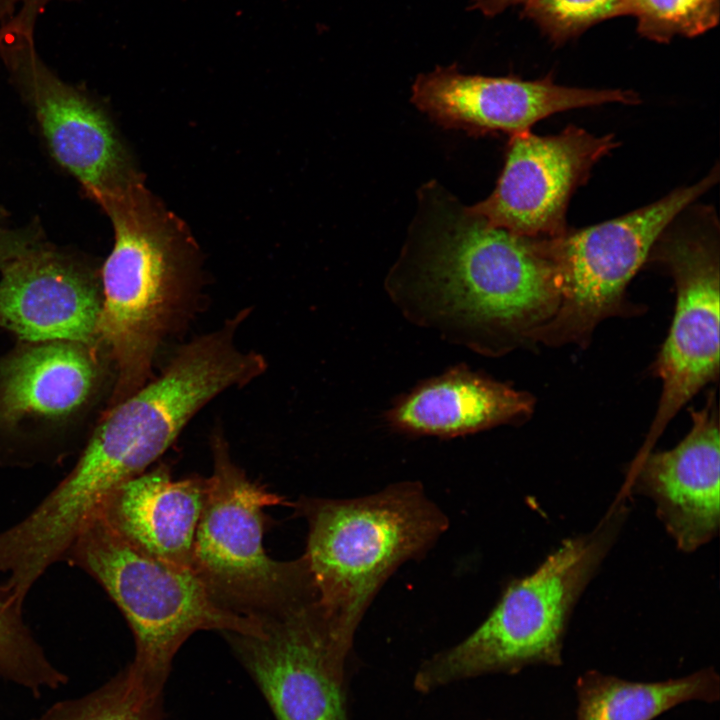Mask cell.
<instances>
[{
  "label": "cell",
  "mask_w": 720,
  "mask_h": 720,
  "mask_svg": "<svg viewBox=\"0 0 720 720\" xmlns=\"http://www.w3.org/2000/svg\"><path fill=\"white\" fill-rule=\"evenodd\" d=\"M64 560L89 574L126 619L135 642L128 667L161 692L181 645L199 630L253 633L256 618L220 606L189 569L154 559L123 540L97 516Z\"/></svg>",
  "instance_id": "cell-5"
},
{
  "label": "cell",
  "mask_w": 720,
  "mask_h": 720,
  "mask_svg": "<svg viewBox=\"0 0 720 720\" xmlns=\"http://www.w3.org/2000/svg\"><path fill=\"white\" fill-rule=\"evenodd\" d=\"M576 720H652L687 701L713 702L720 695L712 667L658 682H635L591 670L575 686Z\"/></svg>",
  "instance_id": "cell-18"
},
{
  "label": "cell",
  "mask_w": 720,
  "mask_h": 720,
  "mask_svg": "<svg viewBox=\"0 0 720 720\" xmlns=\"http://www.w3.org/2000/svg\"><path fill=\"white\" fill-rule=\"evenodd\" d=\"M295 507L308 523L302 557L316 602L350 640L390 574L447 528L444 514L410 482L355 499L304 497Z\"/></svg>",
  "instance_id": "cell-3"
},
{
  "label": "cell",
  "mask_w": 720,
  "mask_h": 720,
  "mask_svg": "<svg viewBox=\"0 0 720 720\" xmlns=\"http://www.w3.org/2000/svg\"><path fill=\"white\" fill-rule=\"evenodd\" d=\"M619 496L592 531L565 539L533 573L511 581L473 633L423 666L417 687L427 690L530 665H561L573 609L626 519L627 494Z\"/></svg>",
  "instance_id": "cell-4"
},
{
  "label": "cell",
  "mask_w": 720,
  "mask_h": 720,
  "mask_svg": "<svg viewBox=\"0 0 720 720\" xmlns=\"http://www.w3.org/2000/svg\"><path fill=\"white\" fill-rule=\"evenodd\" d=\"M256 619V632L223 634L276 720H346L344 663L352 641L316 599Z\"/></svg>",
  "instance_id": "cell-8"
},
{
  "label": "cell",
  "mask_w": 720,
  "mask_h": 720,
  "mask_svg": "<svg viewBox=\"0 0 720 720\" xmlns=\"http://www.w3.org/2000/svg\"><path fill=\"white\" fill-rule=\"evenodd\" d=\"M29 251L25 241L0 232V266L7 265L12 260Z\"/></svg>",
  "instance_id": "cell-24"
},
{
  "label": "cell",
  "mask_w": 720,
  "mask_h": 720,
  "mask_svg": "<svg viewBox=\"0 0 720 720\" xmlns=\"http://www.w3.org/2000/svg\"><path fill=\"white\" fill-rule=\"evenodd\" d=\"M207 488V478L174 480L167 465H158L120 485L98 516L138 551L191 570Z\"/></svg>",
  "instance_id": "cell-15"
},
{
  "label": "cell",
  "mask_w": 720,
  "mask_h": 720,
  "mask_svg": "<svg viewBox=\"0 0 720 720\" xmlns=\"http://www.w3.org/2000/svg\"><path fill=\"white\" fill-rule=\"evenodd\" d=\"M213 471L197 525L191 570L223 608L251 618L315 598L304 558L277 561L264 548L265 509L282 497L251 480L220 431L211 437Z\"/></svg>",
  "instance_id": "cell-6"
},
{
  "label": "cell",
  "mask_w": 720,
  "mask_h": 720,
  "mask_svg": "<svg viewBox=\"0 0 720 720\" xmlns=\"http://www.w3.org/2000/svg\"><path fill=\"white\" fill-rule=\"evenodd\" d=\"M692 427L672 449L634 459L625 488L648 497L682 552L709 543L720 524V436L715 391L691 410Z\"/></svg>",
  "instance_id": "cell-13"
},
{
  "label": "cell",
  "mask_w": 720,
  "mask_h": 720,
  "mask_svg": "<svg viewBox=\"0 0 720 720\" xmlns=\"http://www.w3.org/2000/svg\"><path fill=\"white\" fill-rule=\"evenodd\" d=\"M0 676L34 696L58 689L68 677L47 658L18 605L0 584Z\"/></svg>",
  "instance_id": "cell-20"
},
{
  "label": "cell",
  "mask_w": 720,
  "mask_h": 720,
  "mask_svg": "<svg viewBox=\"0 0 720 720\" xmlns=\"http://www.w3.org/2000/svg\"><path fill=\"white\" fill-rule=\"evenodd\" d=\"M385 289L409 321L492 357L530 344L559 302L545 238L490 224L435 181Z\"/></svg>",
  "instance_id": "cell-1"
},
{
  "label": "cell",
  "mask_w": 720,
  "mask_h": 720,
  "mask_svg": "<svg viewBox=\"0 0 720 720\" xmlns=\"http://www.w3.org/2000/svg\"><path fill=\"white\" fill-rule=\"evenodd\" d=\"M534 405L530 393L462 365L418 385L394 404L387 420L409 434L456 437L521 423Z\"/></svg>",
  "instance_id": "cell-16"
},
{
  "label": "cell",
  "mask_w": 720,
  "mask_h": 720,
  "mask_svg": "<svg viewBox=\"0 0 720 720\" xmlns=\"http://www.w3.org/2000/svg\"><path fill=\"white\" fill-rule=\"evenodd\" d=\"M527 0H474L472 7L486 16H495L510 6L525 4Z\"/></svg>",
  "instance_id": "cell-25"
},
{
  "label": "cell",
  "mask_w": 720,
  "mask_h": 720,
  "mask_svg": "<svg viewBox=\"0 0 720 720\" xmlns=\"http://www.w3.org/2000/svg\"><path fill=\"white\" fill-rule=\"evenodd\" d=\"M98 365L83 344L43 342L10 356L0 366V421H58L91 398Z\"/></svg>",
  "instance_id": "cell-17"
},
{
  "label": "cell",
  "mask_w": 720,
  "mask_h": 720,
  "mask_svg": "<svg viewBox=\"0 0 720 720\" xmlns=\"http://www.w3.org/2000/svg\"><path fill=\"white\" fill-rule=\"evenodd\" d=\"M52 1L54 0H0V25L8 24L34 34L37 18Z\"/></svg>",
  "instance_id": "cell-23"
},
{
  "label": "cell",
  "mask_w": 720,
  "mask_h": 720,
  "mask_svg": "<svg viewBox=\"0 0 720 720\" xmlns=\"http://www.w3.org/2000/svg\"><path fill=\"white\" fill-rule=\"evenodd\" d=\"M411 101L445 128L512 135L555 113L606 103L633 105L639 97L630 90L562 86L550 78L468 75L451 65L420 74Z\"/></svg>",
  "instance_id": "cell-12"
},
{
  "label": "cell",
  "mask_w": 720,
  "mask_h": 720,
  "mask_svg": "<svg viewBox=\"0 0 720 720\" xmlns=\"http://www.w3.org/2000/svg\"><path fill=\"white\" fill-rule=\"evenodd\" d=\"M161 698L127 665L93 691L58 701L30 720H163Z\"/></svg>",
  "instance_id": "cell-19"
},
{
  "label": "cell",
  "mask_w": 720,
  "mask_h": 720,
  "mask_svg": "<svg viewBox=\"0 0 720 720\" xmlns=\"http://www.w3.org/2000/svg\"><path fill=\"white\" fill-rule=\"evenodd\" d=\"M524 14L554 42L576 37L604 20L628 15L627 0H527Z\"/></svg>",
  "instance_id": "cell-22"
},
{
  "label": "cell",
  "mask_w": 720,
  "mask_h": 720,
  "mask_svg": "<svg viewBox=\"0 0 720 720\" xmlns=\"http://www.w3.org/2000/svg\"><path fill=\"white\" fill-rule=\"evenodd\" d=\"M102 297L77 266L48 252L27 251L4 266L0 325L33 342H98Z\"/></svg>",
  "instance_id": "cell-14"
},
{
  "label": "cell",
  "mask_w": 720,
  "mask_h": 720,
  "mask_svg": "<svg viewBox=\"0 0 720 720\" xmlns=\"http://www.w3.org/2000/svg\"><path fill=\"white\" fill-rule=\"evenodd\" d=\"M667 229L651 253L674 280L676 305L655 361L654 370L662 382L658 408L635 458L650 452L678 411L719 375L718 240L711 232Z\"/></svg>",
  "instance_id": "cell-9"
},
{
  "label": "cell",
  "mask_w": 720,
  "mask_h": 720,
  "mask_svg": "<svg viewBox=\"0 0 720 720\" xmlns=\"http://www.w3.org/2000/svg\"><path fill=\"white\" fill-rule=\"evenodd\" d=\"M616 146L613 135L596 136L576 126L548 136L530 130L512 134L495 189L471 208L519 235L559 236L567 230L572 194Z\"/></svg>",
  "instance_id": "cell-10"
},
{
  "label": "cell",
  "mask_w": 720,
  "mask_h": 720,
  "mask_svg": "<svg viewBox=\"0 0 720 720\" xmlns=\"http://www.w3.org/2000/svg\"><path fill=\"white\" fill-rule=\"evenodd\" d=\"M34 34L0 26V55L33 97L55 159L98 201L140 176L105 117L42 62Z\"/></svg>",
  "instance_id": "cell-11"
},
{
  "label": "cell",
  "mask_w": 720,
  "mask_h": 720,
  "mask_svg": "<svg viewBox=\"0 0 720 720\" xmlns=\"http://www.w3.org/2000/svg\"><path fill=\"white\" fill-rule=\"evenodd\" d=\"M719 180L715 166L699 182L647 206L579 230L546 238L559 290L554 315L531 343L584 347L603 320L624 314L625 290L663 232Z\"/></svg>",
  "instance_id": "cell-7"
},
{
  "label": "cell",
  "mask_w": 720,
  "mask_h": 720,
  "mask_svg": "<svg viewBox=\"0 0 720 720\" xmlns=\"http://www.w3.org/2000/svg\"><path fill=\"white\" fill-rule=\"evenodd\" d=\"M638 33L656 42L695 37L719 22L720 0H627Z\"/></svg>",
  "instance_id": "cell-21"
},
{
  "label": "cell",
  "mask_w": 720,
  "mask_h": 720,
  "mask_svg": "<svg viewBox=\"0 0 720 720\" xmlns=\"http://www.w3.org/2000/svg\"><path fill=\"white\" fill-rule=\"evenodd\" d=\"M97 202L115 230L102 271L97 335L116 365L121 401L148 382L160 345L190 307L197 249L184 223L142 178Z\"/></svg>",
  "instance_id": "cell-2"
}]
</instances>
